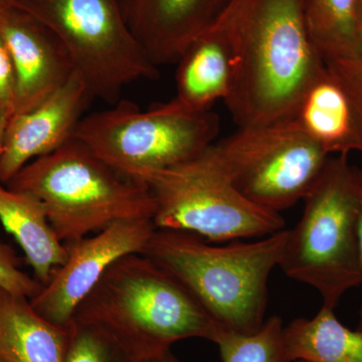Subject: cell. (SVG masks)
<instances>
[{"label":"cell","instance_id":"cell-1","mask_svg":"<svg viewBox=\"0 0 362 362\" xmlns=\"http://www.w3.org/2000/svg\"><path fill=\"white\" fill-rule=\"evenodd\" d=\"M232 49L225 104L238 127L292 118L323 71L305 18L304 0H232L221 16Z\"/></svg>","mask_w":362,"mask_h":362},{"label":"cell","instance_id":"cell-2","mask_svg":"<svg viewBox=\"0 0 362 362\" xmlns=\"http://www.w3.org/2000/svg\"><path fill=\"white\" fill-rule=\"evenodd\" d=\"M74 318L103 331L132 362L159 356L180 340L214 343L223 330L175 276L142 254L115 262Z\"/></svg>","mask_w":362,"mask_h":362},{"label":"cell","instance_id":"cell-3","mask_svg":"<svg viewBox=\"0 0 362 362\" xmlns=\"http://www.w3.org/2000/svg\"><path fill=\"white\" fill-rule=\"evenodd\" d=\"M287 235L214 246L194 233L156 230L142 255L175 276L223 330L252 334L266 321L269 278Z\"/></svg>","mask_w":362,"mask_h":362},{"label":"cell","instance_id":"cell-4","mask_svg":"<svg viewBox=\"0 0 362 362\" xmlns=\"http://www.w3.org/2000/svg\"><path fill=\"white\" fill-rule=\"evenodd\" d=\"M6 187L39 199L65 245L116 221L153 220L156 214L146 185L114 168L74 137L26 164Z\"/></svg>","mask_w":362,"mask_h":362},{"label":"cell","instance_id":"cell-5","mask_svg":"<svg viewBox=\"0 0 362 362\" xmlns=\"http://www.w3.org/2000/svg\"><path fill=\"white\" fill-rule=\"evenodd\" d=\"M303 201V214L288 230L279 267L287 277L315 289L322 306L335 309L349 290L362 284L361 185L349 154L329 157Z\"/></svg>","mask_w":362,"mask_h":362},{"label":"cell","instance_id":"cell-6","mask_svg":"<svg viewBox=\"0 0 362 362\" xmlns=\"http://www.w3.org/2000/svg\"><path fill=\"white\" fill-rule=\"evenodd\" d=\"M211 145L177 165L131 175L151 192L157 230L192 233L209 243L264 238L285 230L280 214L257 206L235 188Z\"/></svg>","mask_w":362,"mask_h":362},{"label":"cell","instance_id":"cell-7","mask_svg":"<svg viewBox=\"0 0 362 362\" xmlns=\"http://www.w3.org/2000/svg\"><path fill=\"white\" fill-rule=\"evenodd\" d=\"M65 45L90 99L115 105L126 86L154 80L152 65L131 35L119 0H13Z\"/></svg>","mask_w":362,"mask_h":362},{"label":"cell","instance_id":"cell-8","mask_svg":"<svg viewBox=\"0 0 362 362\" xmlns=\"http://www.w3.org/2000/svg\"><path fill=\"white\" fill-rule=\"evenodd\" d=\"M220 117L211 111L182 114L161 104L143 112L128 100L81 119L74 138L127 175L189 160L216 141Z\"/></svg>","mask_w":362,"mask_h":362},{"label":"cell","instance_id":"cell-9","mask_svg":"<svg viewBox=\"0 0 362 362\" xmlns=\"http://www.w3.org/2000/svg\"><path fill=\"white\" fill-rule=\"evenodd\" d=\"M211 149L240 194L279 214L303 201L330 157L293 118L239 128Z\"/></svg>","mask_w":362,"mask_h":362},{"label":"cell","instance_id":"cell-10","mask_svg":"<svg viewBox=\"0 0 362 362\" xmlns=\"http://www.w3.org/2000/svg\"><path fill=\"white\" fill-rule=\"evenodd\" d=\"M156 230L150 218L119 221L66 245L68 259L30 300L33 309L49 322L66 327L107 270L127 255L142 254Z\"/></svg>","mask_w":362,"mask_h":362},{"label":"cell","instance_id":"cell-11","mask_svg":"<svg viewBox=\"0 0 362 362\" xmlns=\"http://www.w3.org/2000/svg\"><path fill=\"white\" fill-rule=\"evenodd\" d=\"M0 35L16 70L14 114L39 106L76 71L70 52L58 35L20 7L13 4L0 9Z\"/></svg>","mask_w":362,"mask_h":362},{"label":"cell","instance_id":"cell-12","mask_svg":"<svg viewBox=\"0 0 362 362\" xmlns=\"http://www.w3.org/2000/svg\"><path fill=\"white\" fill-rule=\"evenodd\" d=\"M89 100L84 81L75 71L39 106L11 116L0 154V183L6 185L26 164L71 140Z\"/></svg>","mask_w":362,"mask_h":362},{"label":"cell","instance_id":"cell-13","mask_svg":"<svg viewBox=\"0 0 362 362\" xmlns=\"http://www.w3.org/2000/svg\"><path fill=\"white\" fill-rule=\"evenodd\" d=\"M232 0H119L124 21L150 63H176Z\"/></svg>","mask_w":362,"mask_h":362},{"label":"cell","instance_id":"cell-14","mask_svg":"<svg viewBox=\"0 0 362 362\" xmlns=\"http://www.w3.org/2000/svg\"><path fill=\"white\" fill-rule=\"evenodd\" d=\"M176 95L161 104L166 110L182 114L211 111L225 101L232 84V49L220 18L188 45L178 59Z\"/></svg>","mask_w":362,"mask_h":362},{"label":"cell","instance_id":"cell-15","mask_svg":"<svg viewBox=\"0 0 362 362\" xmlns=\"http://www.w3.org/2000/svg\"><path fill=\"white\" fill-rule=\"evenodd\" d=\"M292 118L302 132L328 156L357 151L351 104L341 86L326 69L305 90Z\"/></svg>","mask_w":362,"mask_h":362},{"label":"cell","instance_id":"cell-16","mask_svg":"<svg viewBox=\"0 0 362 362\" xmlns=\"http://www.w3.org/2000/svg\"><path fill=\"white\" fill-rule=\"evenodd\" d=\"M68 326L54 325L30 300L0 288V359L4 362H64Z\"/></svg>","mask_w":362,"mask_h":362},{"label":"cell","instance_id":"cell-17","mask_svg":"<svg viewBox=\"0 0 362 362\" xmlns=\"http://www.w3.org/2000/svg\"><path fill=\"white\" fill-rule=\"evenodd\" d=\"M0 221L25 252L35 279L47 284L68 259L69 250L52 228L42 202L0 183Z\"/></svg>","mask_w":362,"mask_h":362},{"label":"cell","instance_id":"cell-18","mask_svg":"<svg viewBox=\"0 0 362 362\" xmlns=\"http://www.w3.org/2000/svg\"><path fill=\"white\" fill-rule=\"evenodd\" d=\"M284 338L292 362H362V330L343 325L329 307L313 318L293 320Z\"/></svg>","mask_w":362,"mask_h":362},{"label":"cell","instance_id":"cell-19","mask_svg":"<svg viewBox=\"0 0 362 362\" xmlns=\"http://www.w3.org/2000/svg\"><path fill=\"white\" fill-rule=\"evenodd\" d=\"M312 44L326 70L356 51L361 30V0H304Z\"/></svg>","mask_w":362,"mask_h":362},{"label":"cell","instance_id":"cell-20","mask_svg":"<svg viewBox=\"0 0 362 362\" xmlns=\"http://www.w3.org/2000/svg\"><path fill=\"white\" fill-rule=\"evenodd\" d=\"M214 344L223 362H292L286 349L284 326L279 316L267 319L252 334L221 330Z\"/></svg>","mask_w":362,"mask_h":362},{"label":"cell","instance_id":"cell-21","mask_svg":"<svg viewBox=\"0 0 362 362\" xmlns=\"http://www.w3.org/2000/svg\"><path fill=\"white\" fill-rule=\"evenodd\" d=\"M64 362H132L103 331L73 318Z\"/></svg>","mask_w":362,"mask_h":362},{"label":"cell","instance_id":"cell-22","mask_svg":"<svg viewBox=\"0 0 362 362\" xmlns=\"http://www.w3.org/2000/svg\"><path fill=\"white\" fill-rule=\"evenodd\" d=\"M327 71L339 83L349 97L356 121L357 151L362 153V0L361 30L356 51L346 61Z\"/></svg>","mask_w":362,"mask_h":362},{"label":"cell","instance_id":"cell-23","mask_svg":"<svg viewBox=\"0 0 362 362\" xmlns=\"http://www.w3.org/2000/svg\"><path fill=\"white\" fill-rule=\"evenodd\" d=\"M44 285L21 270V259L13 247L0 243V288L11 294L32 300Z\"/></svg>","mask_w":362,"mask_h":362},{"label":"cell","instance_id":"cell-24","mask_svg":"<svg viewBox=\"0 0 362 362\" xmlns=\"http://www.w3.org/2000/svg\"><path fill=\"white\" fill-rule=\"evenodd\" d=\"M16 75L13 59L0 35V116L8 120L16 112Z\"/></svg>","mask_w":362,"mask_h":362},{"label":"cell","instance_id":"cell-25","mask_svg":"<svg viewBox=\"0 0 362 362\" xmlns=\"http://www.w3.org/2000/svg\"><path fill=\"white\" fill-rule=\"evenodd\" d=\"M359 185H361V207H359L358 218V250L359 259H361V265L362 270V162L361 166H358ZM358 329L362 330V304L361 311H359V324Z\"/></svg>","mask_w":362,"mask_h":362},{"label":"cell","instance_id":"cell-26","mask_svg":"<svg viewBox=\"0 0 362 362\" xmlns=\"http://www.w3.org/2000/svg\"><path fill=\"white\" fill-rule=\"evenodd\" d=\"M140 362H180L175 356H173L171 350L163 352V354H159V356L152 357V358L146 359Z\"/></svg>","mask_w":362,"mask_h":362},{"label":"cell","instance_id":"cell-27","mask_svg":"<svg viewBox=\"0 0 362 362\" xmlns=\"http://www.w3.org/2000/svg\"><path fill=\"white\" fill-rule=\"evenodd\" d=\"M7 125V119L0 116V154H1L2 145H4V134Z\"/></svg>","mask_w":362,"mask_h":362},{"label":"cell","instance_id":"cell-28","mask_svg":"<svg viewBox=\"0 0 362 362\" xmlns=\"http://www.w3.org/2000/svg\"><path fill=\"white\" fill-rule=\"evenodd\" d=\"M9 6H13V0H0V9Z\"/></svg>","mask_w":362,"mask_h":362},{"label":"cell","instance_id":"cell-29","mask_svg":"<svg viewBox=\"0 0 362 362\" xmlns=\"http://www.w3.org/2000/svg\"><path fill=\"white\" fill-rule=\"evenodd\" d=\"M0 362H4V361H2L1 359H0Z\"/></svg>","mask_w":362,"mask_h":362},{"label":"cell","instance_id":"cell-30","mask_svg":"<svg viewBox=\"0 0 362 362\" xmlns=\"http://www.w3.org/2000/svg\"><path fill=\"white\" fill-rule=\"evenodd\" d=\"M297 362H305V361H297Z\"/></svg>","mask_w":362,"mask_h":362}]
</instances>
